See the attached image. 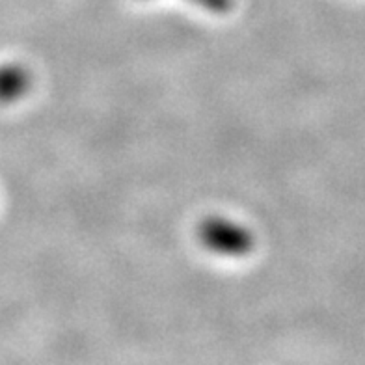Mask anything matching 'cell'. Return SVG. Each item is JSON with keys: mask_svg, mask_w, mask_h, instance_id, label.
I'll return each mask as SVG.
<instances>
[{"mask_svg": "<svg viewBox=\"0 0 365 365\" xmlns=\"http://www.w3.org/2000/svg\"><path fill=\"white\" fill-rule=\"evenodd\" d=\"M200 239L207 248L226 255H245L254 246L250 231L220 218L203 222V226L200 227Z\"/></svg>", "mask_w": 365, "mask_h": 365, "instance_id": "obj_1", "label": "cell"}, {"mask_svg": "<svg viewBox=\"0 0 365 365\" xmlns=\"http://www.w3.org/2000/svg\"><path fill=\"white\" fill-rule=\"evenodd\" d=\"M29 73L19 66L0 68V103H11L29 90Z\"/></svg>", "mask_w": 365, "mask_h": 365, "instance_id": "obj_2", "label": "cell"}]
</instances>
